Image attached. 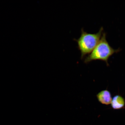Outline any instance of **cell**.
<instances>
[{
  "label": "cell",
  "mask_w": 125,
  "mask_h": 125,
  "mask_svg": "<svg viewBox=\"0 0 125 125\" xmlns=\"http://www.w3.org/2000/svg\"><path fill=\"white\" fill-rule=\"evenodd\" d=\"M120 51V49H114L109 45L106 40V34L104 33L99 43L90 54L86 58L84 62L87 63L94 60H100L105 62L108 65V60L109 58Z\"/></svg>",
  "instance_id": "cell-1"
},
{
  "label": "cell",
  "mask_w": 125,
  "mask_h": 125,
  "mask_svg": "<svg viewBox=\"0 0 125 125\" xmlns=\"http://www.w3.org/2000/svg\"><path fill=\"white\" fill-rule=\"evenodd\" d=\"M96 96L98 101L101 104L107 105L111 103L112 99V95L108 90L101 91L97 94Z\"/></svg>",
  "instance_id": "cell-3"
},
{
  "label": "cell",
  "mask_w": 125,
  "mask_h": 125,
  "mask_svg": "<svg viewBox=\"0 0 125 125\" xmlns=\"http://www.w3.org/2000/svg\"><path fill=\"white\" fill-rule=\"evenodd\" d=\"M111 104L112 108L114 109L115 110L121 109L125 107V99L120 95H115L112 98Z\"/></svg>",
  "instance_id": "cell-4"
},
{
  "label": "cell",
  "mask_w": 125,
  "mask_h": 125,
  "mask_svg": "<svg viewBox=\"0 0 125 125\" xmlns=\"http://www.w3.org/2000/svg\"><path fill=\"white\" fill-rule=\"evenodd\" d=\"M81 35L79 38L74 40L77 42L78 47L81 53V58L83 59L86 55L91 53L96 47L100 40L103 28L101 27L96 34L88 33L82 29Z\"/></svg>",
  "instance_id": "cell-2"
}]
</instances>
